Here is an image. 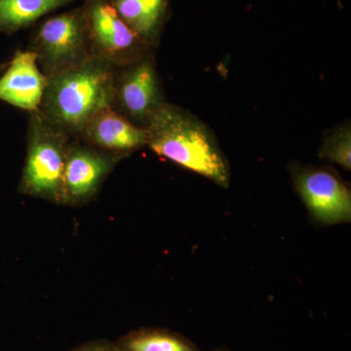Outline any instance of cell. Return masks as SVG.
<instances>
[{
	"label": "cell",
	"mask_w": 351,
	"mask_h": 351,
	"mask_svg": "<svg viewBox=\"0 0 351 351\" xmlns=\"http://www.w3.org/2000/svg\"><path fill=\"white\" fill-rule=\"evenodd\" d=\"M147 147L184 169L228 188L230 170L214 134L188 110L163 103L149 120Z\"/></svg>",
	"instance_id": "1"
},
{
	"label": "cell",
	"mask_w": 351,
	"mask_h": 351,
	"mask_svg": "<svg viewBox=\"0 0 351 351\" xmlns=\"http://www.w3.org/2000/svg\"><path fill=\"white\" fill-rule=\"evenodd\" d=\"M115 71L112 64L91 57L51 76L38 112L71 138H80L87 122L103 108L112 107Z\"/></svg>",
	"instance_id": "2"
},
{
	"label": "cell",
	"mask_w": 351,
	"mask_h": 351,
	"mask_svg": "<svg viewBox=\"0 0 351 351\" xmlns=\"http://www.w3.org/2000/svg\"><path fill=\"white\" fill-rule=\"evenodd\" d=\"M27 140L20 193L63 204L64 165L73 138L38 110L29 113Z\"/></svg>",
	"instance_id": "3"
},
{
	"label": "cell",
	"mask_w": 351,
	"mask_h": 351,
	"mask_svg": "<svg viewBox=\"0 0 351 351\" xmlns=\"http://www.w3.org/2000/svg\"><path fill=\"white\" fill-rule=\"evenodd\" d=\"M27 50L46 77L80 66L92 57L82 8L53 16L38 25Z\"/></svg>",
	"instance_id": "4"
},
{
	"label": "cell",
	"mask_w": 351,
	"mask_h": 351,
	"mask_svg": "<svg viewBox=\"0 0 351 351\" xmlns=\"http://www.w3.org/2000/svg\"><path fill=\"white\" fill-rule=\"evenodd\" d=\"M82 9L92 57L117 69L151 54L152 48L122 20L108 0H87Z\"/></svg>",
	"instance_id": "5"
},
{
	"label": "cell",
	"mask_w": 351,
	"mask_h": 351,
	"mask_svg": "<svg viewBox=\"0 0 351 351\" xmlns=\"http://www.w3.org/2000/svg\"><path fill=\"white\" fill-rule=\"evenodd\" d=\"M163 103L165 101L151 54L117 69L112 108L122 117L145 128Z\"/></svg>",
	"instance_id": "6"
},
{
	"label": "cell",
	"mask_w": 351,
	"mask_h": 351,
	"mask_svg": "<svg viewBox=\"0 0 351 351\" xmlns=\"http://www.w3.org/2000/svg\"><path fill=\"white\" fill-rule=\"evenodd\" d=\"M293 175L295 189L314 221L325 226L350 223V188L337 173L324 167H300Z\"/></svg>",
	"instance_id": "7"
},
{
	"label": "cell",
	"mask_w": 351,
	"mask_h": 351,
	"mask_svg": "<svg viewBox=\"0 0 351 351\" xmlns=\"http://www.w3.org/2000/svg\"><path fill=\"white\" fill-rule=\"evenodd\" d=\"M122 158L96 149L80 138H73L64 165L62 205L82 206L94 199Z\"/></svg>",
	"instance_id": "8"
},
{
	"label": "cell",
	"mask_w": 351,
	"mask_h": 351,
	"mask_svg": "<svg viewBox=\"0 0 351 351\" xmlns=\"http://www.w3.org/2000/svg\"><path fill=\"white\" fill-rule=\"evenodd\" d=\"M80 140L123 158L147 147L145 128L132 123L112 107L103 108L87 122Z\"/></svg>",
	"instance_id": "9"
},
{
	"label": "cell",
	"mask_w": 351,
	"mask_h": 351,
	"mask_svg": "<svg viewBox=\"0 0 351 351\" xmlns=\"http://www.w3.org/2000/svg\"><path fill=\"white\" fill-rule=\"evenodd\" d=\"M47 80L34 53L17 51L0 76V101L29 113L38 112Z\"/></svg>",
	"instance_id": "10"
},
{
	"label": "cell",
	"mask_w": 351,
	"mask_h": 351,
	"mask_svg": "<svg viewBox=\"0 0 351 351\" xmlns=\"http://www.w3.org/2000/svg\"><path fill=\"white\" fill-rule=\"evenodd\" d=\"M147 46H156L167 21L170 0H108Z\"/></svg>",
	"instance_id": "11"
},
{
	"label": "cell",
	"mask_w": 351,
	"mask_h": 351,
	"mask_svg": "<svg viewBox=\"0 0 351 351\" xmlns=\"http://www.w3.org/2000/svg\"><path fill=\"white\" fill-rule=\"evenodd\" d=\"M73 0H0V32L13 34Z\"/></svg>",
	"instance_id": "12"
},
{
	"label": "cell",
	"mask_w": 351,
	"mask_h": 351,
	"mask_svg": "<svg viewBox=\"0 0 351 351\" xmlns=\"http://www.w3.org/2000/svg\"><path fill=\"white\" fill-rule=\"evenodd\" d=\"M119 351H200L188 339L168 330H136L114 343Z\"/></svg>",
	"instance_id": "13"
},
{
	"label": "cell",
	"mask_w": 351,
	"mask_h": 351,
	"mask_svg": "<svg viewBox=\"0 0 351 351\" xmlns=\"http://www.w3.org/2000/svg\"><path fill=\"white\" fill-rule=\"evenodd\" d=\"M319 156L327 162L351 170L350 124L336 127L325 135L320 147Z\"/></svg>",
	"instance_id": "14"
},
{
	"label": "cell",
	"mask_w": 351,
	"mask_h": 351,
	"mask_svg": "<svg viewBox=\"0 0 351 351\" xmlns=\"http://www.w3.org/2000/svg\"><path fill=\"white\" fill-rule=\"evenodd\" d=\"M71 351H115L114 343L105 341H92L85 343Z\"/></svg>",
	"instance_id": "15"
},
{
	"label": "cell",
	"mask_w": 351,
	"mask_h": 351,
	"mask_svg": "<svg viewBox=\"0 0 351 351\" xmlns=\"http://www.w3.org/2000/svg\"><path fill=\"white\" fill-rule=\"evenodd\" d=\"M7 66V64H0V71H3Z\"/></svg>",
	"instance_id": "16"
},
{
	"label": "cell",
	"mask_w": 351,
	"mask_h": 351,
	"mask_svg": "<svg viewBox=\"0 0 351 351\" xmlns=\"http://www.w3.org/2000/svg\"><path fill=\"white\" fill-rule=\"evenodd\" d=\"M114 348H115V346H114ZM115 351H119V350H117V348H115Z\"/></svg>",
	"instance_id": "17"
},
{
	"label": "cell",
	"mask_w": 351,
	"mask_h": 351,
	"mask_svg": "<svg viewBox=\"0 0 351 351\" xmlns=\"http://www.w3.org/2000/svg\"><path fill=\"white\" fill-rule=\"evenodd\" d=\"M216 351H225V350H216Z\"/></svg>",
	"instance_id": "18"
}]
</instances>
